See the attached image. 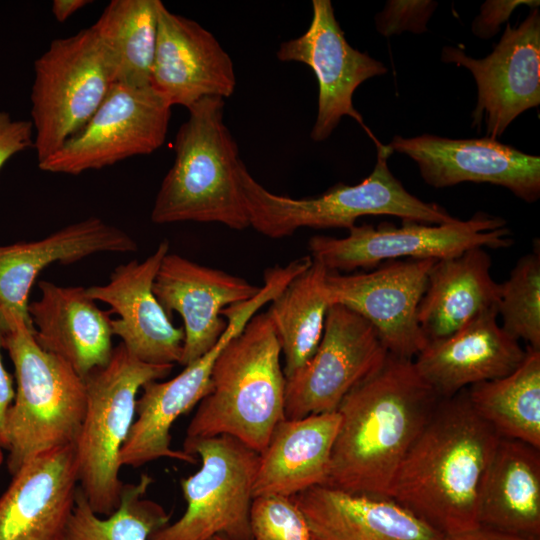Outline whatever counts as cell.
Instances as JSON below:
<instances>
[{"mask_svg":"<svg viewBox=\"0 0 540 540\" xmlns=\"http://www.w3.org/2000/svg\"><path fill=\"white\" fill-rule=\"evenodd\" d=\"M441 399L413 359L387 353L337 408L340 424L325 485L388 496L402 460Z\"/></svg>","mask_w":540,"mask_h":540,"instance_id":"obj_1","label":"cell"},{"mask_svg":"<svg viewBox=\"0 0 540 540\" xmlns=\"http://www.w3.org/2000/svg\"><path fill=\"white\" fill-rule=\"evenodd\" d=\"M499 439L466 389L442 398L402 460L388 497L443 535L479 526L481 489Z\"/></svg>","mask_w":540,"mask_h":540,"instance_id":"obj_2","label":"cell"},{"mask_svg":"<svg viewBox=\"0 0 540 540\" xmlns=\"http://www.w3.org/2000/svg\"><path fill=\"white\" fill-rule=\"evenodd\" d=\"M280 356L270 314H255L218 355L210 391L199 402L186 438L227 435L261 454L285 419Z\"/></svg>","mask_w":540,"mask_h":540,"instance_id":"obj_3","label":"cell"},{"mask_svg":"<svg viewBox=\"0 0 540 540\" xmlns=\"http://www.w3.org/2000/svg\"><path fill=\"white\" fill-rule=\"evenodd\" d=\"M225 101L206 97L188 108L179 127L175 159L162 180L151 211L155 224L219 223L250 227L239 180L238 145L224 122Z\"/></svg>","mask_w":540,"mask_h":540,"instance_id":"obj_4","label":"cell"},{"mask_svg":"<svg viewBox=\"0 0 540 540\" xmlns=\"http://www.w3.org/2000/svg\"><path fill=\"white\" fill-rule=\"evenodd\" d=\"M1 317L6 326L2 347L16 381L6 417L7 468L14 475L41 453L75 445L86 409V387L70 364L36 342L33 328L22 317Z\"/></svg>","mask_w":540,"mask_h":540,"instance_id":"obj_5","label":"cell"},{"mask_svg":"<svg viewBox=\"0 0 540 540\" xmlns=\"http://www.w3.org/2000/svg\"><path fill=\"white\" fill-rule=\"evenodd\" d=\"M375 144L377 160L368 177L356 185L338 183L312 197L292 198L270 192L242 162L239 180L250 226L268 238L280 239L305 227L349 230L358 218L368 215H390L424 224H444L457 219L443 207L409 193L388 167L392 149L379 141Z\"/></svg>","mask_w":540,"mask_h":540,"instance_id":"obj_6","label":"cell"},{"mask_svg":"<svg viewBox=\"0 0 540 540\" xmlns=\"http://www.w3.org/2000/svg\"><path fill=\"white\" fill-rule=\"evenodd\" d=\"M173 367L144 363L120 343L109 362L84 379L86 409L75 443L79 488L101 517L120 504L124 483L119 454L135 419L138 392L168 376Z\"/></svg>","mask_w":540,"mask_h":540,"instance_id":"obj_7","label":"cell"},{"mask_svg":"<svg viewBox=\"0 0 540 540\" xmlns=\"http://www.w3.org/2000/svg\"><path fill=\"white\" fill-rule=\"evenodd\" d=\"M114 83L108 56L92 27L49 44L34 62L31 89L38 163L84 128Z\"/></svg>","mask_w":540,"mask_h":540,"instance_id":"obj_8","label":"cell"},{"mask_svg":"<svg viewBox=\"0 0 540 540\" xmlns=\"http://www.w3.org/2000/svg\"><path fill=\"white\" fill-rule=\"evenodd\" d=\"M183 451L200 458V468L182 478L184 514L154 531L148 540H253L249 513L259 454L237 439L220 435L185 438Z\"/></svg>","mask_w":540,"mask_h":540,"instance_id":"obj_9","label":"cell"},{"mask_svg":"<svg viewBox=\"0 0 540 540\" xmlns=\"http://www.w3.org/2000/svg\"><path fill=\"white\" fill-rule=\"evenodd\" d=\"M346 237L315 235L308 241L312 259L330 272L371 270L398 259L440 260L472 248L501 249L513 245L505 219L477 213L468 220L444 224L403 221L402 226L382 223L354 225Z\"/></svg>","mask_w":540,"mask_h":540,"instance_id":"obj_10","label":"cell"},{"mask_svg":"<svg viewBox=\"0 0 540 540\" xmlns=\"http://www.w3.org/2000/svg\"><path fill=\"white\" fill-rule=\"evenodd\" d=\"M274 298L262 286L248 301L225 308L227 325L214 347L170 380H154L142 387L136 401L135 419L119 454L120 466L138 468L160 458L194 464L195 456L171 448L170 430L175 421L192 410L208 394L215 361L224 347L241 333L255 313Z\"/></svg>","mask_w":540,"mask_h":540,"instance_id":"obj_11","label":"cell"},{"mask_svg":"<svg viewBox=\"0 0 540 540\" xmlns=\"http://www.w3.org/2000/svg\"><path fill=\"white\" fill-rule=\"evenodd\" d=\"M170 117L171 106L151 86L114 83L84 128L38 166L79 175L151 154L165 142Z\"/></svg>","mask_w":540,"mask_h":540,"instance_id":"obj_12","label":"cell"},{"mask_svg":"<svg viewBox=\"0 0 540 540\" xmlns=\"http://www.w3.org/2000/svg\"><path fill=\"white\" fill-rule=\"evenodd\" d=\"M376 330L359 314L330 305L312 357L286 378V419L337 411L343 398L387 355Z\"/></svg>","mask_w":540,"mask_h":540,"instance_id":"obj_13","label":"cell"},{"mask_svg":"<svg viewBox=\"0 0 540 540\" xmlns=\"http://www.w3.org/2000/svg\"><path fill=\"white\" fill-rule=\"evenodd\" d=\"M441 59L467 68L477 85L472 127L485 124L486 137L496 140L524 111L540 104V12L532 8L516 27L507 22L493 51L475 59L445 46Z\"/></svg>","mask_w":540,"mask_h":540,"instance_id":"obj_14","label":"cell"},{"mask_svg":"<svg viewBox=\"0 0 540 540\" xmlns=\"http://www.w3.org/2000/svg\"><path fill=\"white\" fill-rule=\"evenodd\" d=\"M434 259L386 261L367 272H328L330 304L359 314L376 330L388 353L414 359L427 339L417 318Z\"/></svg>","mask_w":540,"mask_h":540,"instance_id":"obj_15","label":"cell"},{"mask_svg":"<svg viewBox=\"0 0 540 540\" xmlns=\"http://www.w3.org/2000/svg\"><path fill=\"white\" fill-rule=\"evenodd\" d=\"M312 12L307 31L281 43L276 52L280 61L304 63L316 76L318 106L310 137L315 142L326 140L341 118L349 116L375 142L377 139L354 108L353 94L364 81L386 74L387 68L347 42L330 0H313Z\"/></svg>","mask_w":540,"mask_h":540,"instance_id":"obj_16","label":"cell"},{"mask_svg":"<svg viewBox=\"0 0 540 540\" xmlns=\"http://www.w3.org/2000/svg\"><path fill=\"white\" fill-rule=\"evenodd\" d=\"M387 145L413 159L423 180L434 188L490 183L507 188L527 203L540 197V157L497 140L396 135Z\"/></svg>","mask_w":540,"mask_h":540,"instance_id":"obj_17","label":"cell"},{"mask_svg":"<svg viewBox=\"0 0 540 540\" xmlns=\"http://www.w3.org/2000/svg\"><path fill=\"white\" fill-rule=\"evenodd\" d=\"M169 252L163 240L155 251L142 261L136 259L117 266L105 284L86 288L94 301L110 306L113 335L121 339L127 351L140 361L154 365L180 363L184 330L170 320L153 293L159 266Z\"/></svg>","mask_w":540,"mask_h":540,"instance_id":"obj_18","label":"cell"},{"mask_svg":"<svg viewBox=\"0 0 540 540\" xmlns=\"http://www.w3.org/2000/svg\"><path fill=\"white\" fill-rule=\"evenodd\" d=\"M153 293L170 316L183 319L180 365L187 366L209 350L224 332L222 311L250 300L261 287L223 270L204 266L176 253H167L157 271Z\"/></svg>","mask_w":540,"mask_h":540,"instance_id":"obj_19","label":"cell"},{"mask_svg":"<svg viewBox=\"0 0 540 540\" xmlns=\"http://www.w3.org/2000/svg\"><path fill=\"white\" fill-rule=\"evenodd\" d=\"M151 87L172 107L187 109L206 97H230L234 65L216 37L160 1Z\"/></svg>","mask_w":540,"mask_h":540,"instance_id":"obj_20","label":"cell"},{"mask_svg":"<svg viewBox=\"0 0 540 540\" xmlns=\"http://www.w3.org/2000/svg\"><path fill=\"white\" fill-rule=\"evenodd\" d=\"M78 487L75 445L25 463L0 496V540H65Z\"/></svg>","mask_w":540,"mask_h":540,"instance_id":"obj_21","label":"cell"},{"mask_svg":"<svg viewBox=\"0 0 540 540\" xmlns=\"http://www.w3.org/2000/svg\"><path fill=\"white\" fill-rule=\"evenodd\" d=\"M526 349L498 322L490 309L441 339L428 341L413 359L421 377L440 398L480 382L504 377L524 360Z\"/></svg>","mask_w":540,"mask_h":540,"instance_id":"obj_22","label":"cell"},{"mask_svg":"<svg viewBox=\"0 0 540 540\" xmlns=\"http://www.w3.org/2000/svg\"><path fill=\"white\" fill-rule=\"evenodd\" d=\"M137 248L127 232L94 216L36 241L0 246V314L18 315L32 327L29 294L46 267L76 263L99 253L134 252Z\"/></svg>","mask_w":540,"mask_h":540,"instance_id":"obj_23","label":"cell"},{"mask_svg":"<svg viewBox=\"0 0 540 540\" xmlns=\"http://www.w3.org/2000/svg\"><path fill=\"white\" fill-rule=\"evenodd\" d=\"M39 299L29 302L28 314L36 342L64 359L85 379L104 367L113 353L112 318L82 286L38 282Z\"/></svg>","mask_w":540,"mask_h":540,"instance_id":"obj_24","label":"cell"},{"mask_svg":"<svg viewBox=\"0 0 540 540\" xmlns=\"http://www.w3.org/2000/svg\"><path fill=\"white\" fill-rule=\"evenodd\" d=\"M314 540H441L439 533L388 496L352 494L326 485L292 497Z\"/></svg>","mask_w":540,"mask_h":540,"instance_id":"obj_25","label":"cell"},{"mask_svg":"<svg viewBox=\"0 0 540 540\" xmlns=\"http://www.w3.org/2000/svg\"><path fill=\"white\" fill-rule=\"evenodd\" d=\"M339 424L337 411L282 420L259 454L253 498L269 494L293 497L325 485Z\"/></svg>","mask_w":540,"mask_h":540,"instance_id":"obj_26","label":"cell"},{"mask_svg":"<svg viewBox=\"0 0 540 540\" xmlns=\"http://www.w3.org/2000/svg\"><path fill=\"white\" fill-rule=\"evenodd\" d=\"M491 266L490 255L481 247L433 263L417 313L427 341L449 336L498 307L501 283L493 279Z\"/></svg>","mask_w":540,"mask_h":540,"instance_id":"obj_27","label":"cell"},{"mask_svg":"<svg viewBox=\"0 0 540 540\" xmlns=\"http://www.w3.org/2000/svg\"><path fill=\"white\" fill-rule=\"evenodd\" d=\"M478 524L540 538V449L500 437L483 481Z\"/></svg>","mask_w":540,"mask_h":540,"instance_id":"obj_28","label":"cell"},{"mask_svg":"<svg viewBox=\"0 0 540 540\" xmlns=\"http://www.w3.org/2000/svg\"><path fill=\"white\" fill-rule=\"evenodd\" d=\"M326 267L312 259L272 300L268 310L284 357L285 378L301 368L316 351L324 330L330 301Z\"/></svg>","mask_w":540,"mask_h":540,"instance_id":"obj_29","label":"cell"},{"mask_svg":"<svg viewBox=\"0 0 540 540\" xmlns=\"http://www.w3.org/2000/svg\"><path fill=\"white\" fill-rule=\"evenodd\" d=\"M466 390L474 410L500 437L540 449V350L526 347L513 372Z\"/></svg>","mask_w":540,"mask_h":540,"instance_id":"obj_30","label":"cell"},{"mask_svg":"<svg viewBox=\"0 0 540 540\" xmlns=\"http://www.w3.org/2000/svg\"><path fill=\"white\" fill-rule=\"evenodd\" d=\"M160 0H112L91 26L111 65L115 83L151 86Z\"/></svg>","mask_w":540,"mask_h":540,"instance_id":"obj_31","label":"cell"},{"mask_svg":"<svg viewBox=\"0 0 540 540\" xmlns=\"http://www.w3.org/2000/svg\"><path fill=\"white\" fill-rule=\"evenodd\" d=\"M152 482L151 476L142 474L137 483L124 484L118 508L106 517L91 509L78 487L65 540H148L171 516L145 497Z\"/></svg>","mask_w":540,"mask_h":540,"instance_id":"obj_32","label":"cell"},{"mask_svg":"<svg viewBox=\"0 0 540 540\" xmlns=\"http://www.w3.org/2000/svg\"><path fill=\"white\" fill-rule=\"evenodd\" d=\"M501 327L527 347L540 350V251L539 244L522 256L501 283L497 307Z\"/></svg>","mask_w":540,"mask_h":540,"instance_id":"obj_33","label":"cell"},{"mask_svg":"<svg viewBox=\"0 0 540 540\" xmlns=\"http://www.w3.org/2000/svg\"><path fill=\"white\" fill-rule=\"evenodd\" d=\"M253 540H314L302 511L292 497L260 495L249 513Z\"/></svg>","mask_w":540,"mask_h":540,"instance_id":"obj_34","label":"cell"},{"mask_svg":"<svg viewBox=\"0 0 540 540\" xmlns=\"http://www.w3.org/2000/svg\"><path fill=\"white\" fill-rule=\"evenodd\" d=\"M437 6L431 0H389L375 16L376 29L385 37L404 31L423 33Z\"/></svg>","mask_w":540,"mask_h":540,"instance_id":"obj_35","label":"cell"},{"mask_svg":"<svg viewBox=\"0 0 540 540\" xmlns=\"http://www.w3.org/2000/svg\"><path fill=\"white\" fill-rule=\"evenodd\" d=\"M520 5L539 6L535 0H487L481 7L479 14L471 24L472 33L481 38L489 39L495 36L504 22H508L513 11Z\"/></svg>","mask_w":540,"mask_h":540,"instance_id":"obj_36","label":"cell"},{"mask_svg":"<svg viewBox=\"0 0 540 540\" xmlns=\"http://www.w3.org/2000/svg\"><path fill=\"white\" fill-rule=\"evenodd\" d=\"M34 133L30 120L14 119L0 111V169L16 154L33 148Z\"/></svg>","mask_w":540,"mask_h":540,"instance_id":"obj_37","label":"cell"},{"mask_svg":"<svg viewBox=\"0 0 540 540\" xmlns=\"http://www.w3.org/2000/svg\"><path fill=\"white\" fill-rule=\"evenodd\" d=\"M5 323L0 315V447L8 449V437L6 432V417L9 407L15 397L13 377L6 370L1 355Z\"/></svg>","mask_w":540,"mask_h":540,"instance_id":"obj_38","label":"cell"},{"mask_svg":"<svg viewBox=\"0 0 540 540\" xmlns=\"http://www.w3.org/2000/svg\"><path fill=\"white\" fill-rule=\"evenodd\" d=\"M441 540H540V538L511 534L479 525L466 531L443 535Z\"/></svg>","mask_w":540,"mask_h":540,"instance_id":"obj_39","label":"cell"},{"mask_svg":"<svg viewBox=\"0 0 540 540\" xmlns=\"http://www.w3.org/2000/svg\"><path fill=\"white\" fill-rule=\"evenodd\" d=\"M91 3L90 0H54L51 6L52 14L58 22L63 23Z\"/></svg>","mask_w":540,"mask_h":540,"instance_id":"obj_40","label":"cell"},{"mask_svg":"<svg viewBox=\"0 0 540 540\" xmlns=\"http://www.w3.org/2000/svg\"><path fill=\"white\" fill-rule=\"evenodd\" d=\"M209 540H231V539H229L227 537H224V536H221V535H216V536L210 538Z\"/></svg>","mask_w":540,"mask_h":540,"instance_id":"obj_41","label":"cell"},{"mask_svg":"<svg viewBox=\"0 0 540 540\" xmlns=\"http://www.w3.org/2000/svg\"><path fill=\"white\" fill-rule=\"evenodd\" d=\"M3 460H4L3 449L0 447V466L3 463Z\"/></svg>","mask_w":540,"mask_h":540,"instance_id":"obj_42","label":"cell"}]
</instances>
